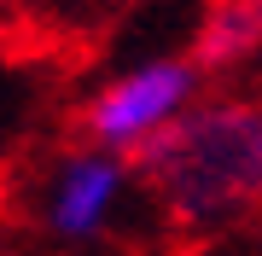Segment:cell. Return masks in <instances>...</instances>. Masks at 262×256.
I'll list each match as a JSON object with an SVG mask.
<instances>
[{
  "mask_svg": "<svg viewBox=\"0 0 262 256\" xmlns=\"http://www.w3.org/2000/svg\"><path fill=\"white\" fill-rule=\"evenodd\" d=\"M140 198L175 239H222L262 216V105L245 87H210L204 99L134 157Z\"/></svg>",
  "mask_w": 262,
  "mask_h": 256,
  "instance_id": "6da1fadb",
  "label": "cell"
},
{
  "mask_svg": "<svg viewBox=\"0 0 262 256\" xmlns=\"http://www.w3.org/2000/svg\"><path fill=\"white\" fill-rule=\"evenodd\" d=\"M256 105H262V99H256Z\"/></svg>",
  "mask_w": 262,
  "mask_h": 256,
  "instance_id": "8992f818",
  "label": "cell"
},
{
  "mask_svg": "<svg viewBox=\"0 0 262 256\" xmlns=\"http://www.w3.org/2000/svg\"><path fill=\"white\" fill-rule=\"evenodd\" d=\"M35 6H47V12H94L105 0H35Z\"/></svg>",
  "mask_w": 262,
  "mask_h": 256,
  "instance_id": "5b68a950",
  "label": "cell"
},
{
  "mask_svg": "<svg viewBox=\"0 0 262 256\" xmlns=\"http://www.w3.org/2000/svg\"><path fill=\"white\" fill-rule=\"evenodd\" d=\"M134 198H140L134 163L76 140L35 180V227L47 233L53 245L88 250V245H105V239L122 227V216H128Z\"/></svg>",
  "mask_w": 262,
  "mask_h": 256,
  "instance_id": "3957f363",
  "label": "cell"
},
{
  "mask_svg": "<svg viewBox=\"0 0 262 256\" xmlns=\"http://www.w3.org/2000/svg\"><path fill=\"white\" fill-rule=\"evenodd\" d=\"M187 58L204 70L210 87L251 76L262 64V0H198Z\"/></svg>",
  "mask_w": 262,
  "mask_h": 256,
  "instance_id": "277c9868",
  "label": "cell"
},
{
  "mask_svg": "<svg viewBox=\"0 0 262 256\" xmlns=\"http://www.w3.org/2000/svg\"><path fill=\"white\" fill-rule=\"evenodd\" d=\"M204 94H210V82L187 58V47L181 53H146V58H134V64L111 70L94 94L76 105V140L134 163Z\"/></svg>",
  "mask_w": 262,
  "mask_h": 256,
  "instance_id": "7a4b0ae2",
  "label": "cell"
}]
</instances>
